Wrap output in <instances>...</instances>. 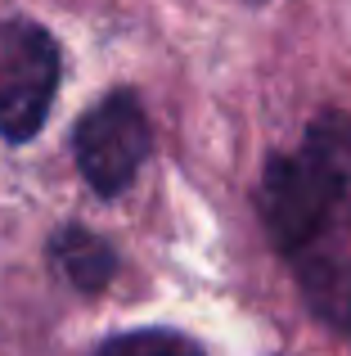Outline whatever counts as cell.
I'll list each match as a JSON object with an SVG mask.
<instances>
[{"instance_id": "6", "label": "cell", "mask_w": 351, "mask_h": 356, "mask_svg": "<svg viewBox=\"0 0 351 356\" xmlns=\"http://www.w3.org/2000/svg\"><path fill=\"white\" fill-rule=\"evenodd\" d=\"M307 289H311V298H316L320 312H329L334 321H343L347 334H351V270L338 280V270L329 266L325 257H316V261H307Z\"/></svg>"}, {"instance_id": "1", "label": "cell", "mask_w": 351, "mask_h": 356, "mask_svg": "<svg viewBox=\"0 0 351 356\" xmlns=\"http://www.w3.org/2000/svg\"><path fill=\"white\" fill-rule=\"evenodd\" d=\"M262 226L289 257H320L351 235V113H320L298 154H275L257 190Z\"/></svg>"}, {"instance_id": "3", "label": "cell", "mask_w": 351, "mask_h": 356, "mask_svg": "<svg viewBox=\"0 0 351 356\" xmlns=\"http://www.w3.org/2000/svg\"><path fill=\"white\" fill-rule=\"evenodd\" d=\"M72 158L95 194L113 199L135 181L149 158V118L135 90H113L72 127Z\"/></svg>"}, {"instance_id": "2", "label": "cell", "mask_w": 351, "mask_h": 356, "mask_svg": "<svg viewBox=\"0 0 351 356\" xmlns=\"http://www.w3.org/2000/svg\"><path fill=\"white\" fill-rule=\"evenodd\" d=\"M59 72V41L41 23L27 18L0 23V140L23 145L45 127Z\"/></svg>"}, {"instance_id": "5", "label": "cell", "mask_w": 351, "mask_h": 356, "mask_svg": "<svg viewBox=\"0 0 351 356\" xmlns=\"http://www.w3.org/2000/svg\"><path fill=\"white\" fill-rule=\"evenodd\" d=\"M90 356H207V352L176 330H131L104 339Z\"/></svg>"}, {"instance_id": "4", "label": "cell", "mask_w": 351, "mask_h": 356, "mask_svg": "<svg viewBox=\"0 0 351 356\" xmlns=\"http://www.w3.org/2000/svg\"><path fill=\"white\" fill-rule=\"evenodd\" d=\"M50 266L59 270V280H68L72 289L95 293V289H104L108 280H113L117 252H113V243L99 239L95 230L63 226V230H54V239H50Z\"/></svg>"}]
</instances>
